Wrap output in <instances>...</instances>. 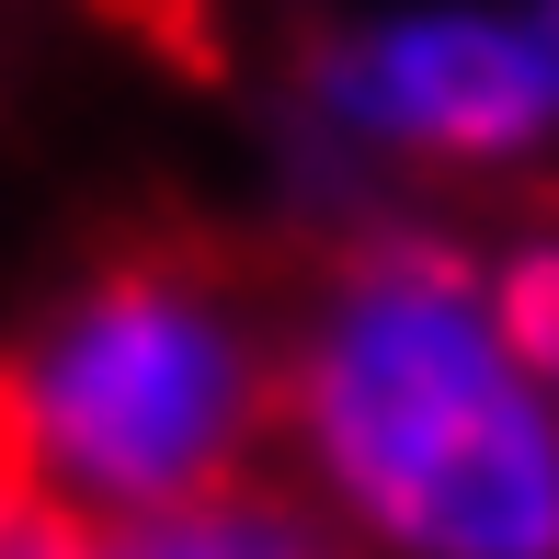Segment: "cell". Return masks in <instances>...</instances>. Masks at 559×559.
Returning a JSON list of instances; mask_svg holds the SVG:
<instances>
[{
	"label": "cell",
	"instance_id": "obj_1",
	"mask_svg": "<svg viewBox=\"0 0 559 559\" xmlns=\"http://www.w3.org/2000/svg\"><path fill=\"white\" fill-rule=\"evenodd\" d=\"M297 423L400 559H559V389L456 251L389 240L320 297Z\"/></svg>",
	"mask_w": 559,
	"mask_h": 559
},
{
	"label": "cell",
	"instance_id": "obj_2",
	"mask_svg": "<svg viewBox=\"0 0 559 559\" xmlns=\"http://www.w3.org/2000/svg\"><path fill=\"white\" fill-rule=\"evenodd\" d=\"M0 412L46 468V491L171 514L251 435V343L183 274H115L35 343Z\"/></svg>",
	"mask_w": 559,
	"mask_h": 559
},
{
	"label": "cell",
	"instance_id": "obj_3",
	"mask_svg": "<svg viewBox=\"0 0 559 559\" xmlns=\"http://www.w3.org/2000/svg\"><path fill=\"white\" fill-rule=\"evenodd\" d=\"M332 115L377 148L423 160H502V148L559 138V46L548 12H412L354 35L320 69Z\"/></svg>",
	"mask_w": 559,
	"mask_h": 559
},
{
	"label": "cell",
	"instance_id": "obj_4",
	"mask_svg": "<svg viewBox=\"0 0 559 559\" xmlns=\"http://www.w3.org/2000/svg\"><path fill=\"white\" fill-rule=\"evenodd\" d=\"M92 559H332L297 514H274V502H171V514H126L115 537H92Z\"/></svg>",
	"mask_w": 559,
	"mask_h": 559
},
{
	"label": "cell",
	"instance_id": "obj_5",
	"mask_svg": "<svg viewBox=\"0 0 559 559\" xmlns=\"http://www.w3.org/2000/svg\"><path fill=\"white\" fill-rule=\"evenodd\" d=\"M537 12H548V46H559V0H537Z\"/></svg>",
	"mask_w": 559,
	"mask_h": 559
}]
</instances>
